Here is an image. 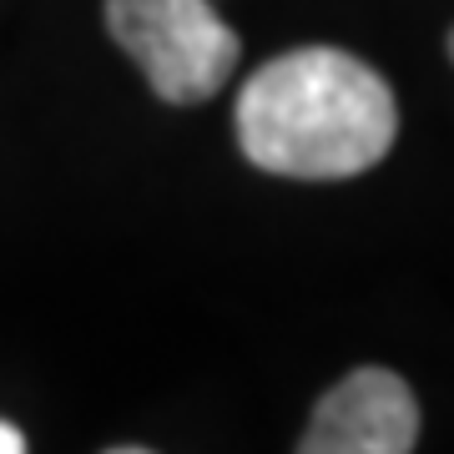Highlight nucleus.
<instances>
[{"label": "nucleus", "instance_id": "obj_1", "mask_svg": "<svg viewBox=\"0 0 454 454\" xmlns=\"http://www.w3.org/2000/svg\"><path fill=\"white\" fill-rule=\"evenodd\" d=\"M399 101L348 51L303 46L258 66L238 97V146L273 177L343 182L389 157Z\"/></svg>", "mask_w": 454, "mask_h": 454}, {"label": "nucleus", "instance_id": "obj_3", "mask_svg": "<svg viewBox=\"0 0 454 454\" xmlns=\"http://www.w3.org/2000/svg\"><path fill=\"white\" fill-rule=\"evenodd\" d=\"M414 389L389 369H354L318 399L298 454H414Z\"/></svg>", "mask_w": 454, "mask_h": 454}, {"label": "nucleus", "instance_id": "obj_6", "mask_svg": "<svg viewBox=\"0 0 454 454\" xmlns=\"http://www.w3.org/2000/svg\"><path fill=\"white\" fill-rule=\"evenodd\" d=\"M450 61H454V31H450Z\"/></svg>", "mask_w": 454, "mask_h": 454}, {"label": "nucleus", "instance_id": "obj_2", "mask_svg": "<svg viewBox=\"0 0 454 454\" xmlns=\"http://www.w3.org/2000/svg\"><path fill=\"white\" fill-rule=\"evenodd\" d=\"M106 31L172 106L212 101L232 82L243 51L212 0H106Z\"/></svg>", "mask_w": 454, "mask_h": 454}, {"label": "nucleus", "instance_id": "obj_5", "mask_svg": "<svg viewBox=\"0 0 454 454\" xmlns=\"http://www.w3.org/2000/svg\"><path fill=\"white\" fill-rule=\"evenodd\" d=\"M106 454H152V450H142V444H116V450H106Z\"/></svg>", "mask_w": 454, "mask_h": 454}, {"label": "nucleus", "instance_id": "obj_4", "mask_svg": "<svg viewBox=\"0 0 454 454\" xmlns=\"http://www.w3.org/2000/svg\"><path fill=\"white\" fill-rule=\"evenodd\" d=\"M0 454H26V434L5 419H0Z\"/></svg>", "mask_w": 454, "mask_h": 454}]
</instances>
